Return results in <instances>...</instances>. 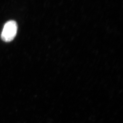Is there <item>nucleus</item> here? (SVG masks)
I'll list each match as a JSON object with an SVG mask.
<instances>
[{"mask_svg":"<svg viewBox=\"0 0 123 123\" xmlns=\"http://www.w3.org/2000/svg\"><path fill=\"white\" fill-rule=\"evenodd\" d=\"M18 25L17 22L11 20L5 24L1 32V39L6 42H10L13 40L17 34Z\"/></svg>","mask_w":123,"mask_h":123,"instance_id":"f257e3e1","label":"nucleus"}]
</instances>
